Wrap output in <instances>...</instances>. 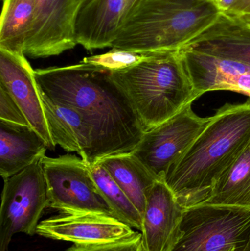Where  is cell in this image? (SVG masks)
Wrapping results in <instances>:
<instances>
[{
	"instance_id": "cell-1",
	"label": "cell",
	"mask_w": 250,
	"mask_h": 251,
	"mask_svg": "<svg viewBox=\"0 0 250 251\" xmlns=\"http://www.w3.org/2000/svg\"><path fill=\"white\" fill-rule=\"evenodd\" d=\"M40 91L71 106L83 116L92 137L95 163L106 156L129 153L145 133L130 100L110 71L79 64L35 71Z\"/></svg>"
},
{
	"instance_id": "cell-2",
	"label": "cell",
	"mask_w": 250,
	"mask_h": 251,
	"mask_svg": "<svg viewBox=\"0 0 250 251\" xmlns=\"http://www.w3.org/2000/svg\"><path fill=\"white\" fill-rule=\"evenodd\" d=\"M250 144V102L225 104L164 181L186 209L204 202Z\"/></svg>"
},
{
	"instance_id": "cell-3",
	"label": "cell",
	"mask_w": 250,
	"mask_h": 251,
	"mask_svg": "<svg viewBox=\"0 0 250 251\" xmlns=\"http://www.w3.org/2000/svg\"><path fill=\"white\" fill-rule=\"evenodd\" d=\"M220 15L214 0H136L111 47L140 53L179 51Z\"/></svg>"
},
{
	"instance_id": "cell-4",
	"label": "cell",
	"mask_w": 250,
	"mask_h": 251,
	"mask_svg": "<svg viewBox=\"0 0 250 251\" xmlns=\"http://www.w3.org/2000/svg\"><path fill=\"white\" fill-rule=\"evenodd\" d=\"M110 73L130 100L145 132L200 97L179 50L150 53L138 64Z\"/></svg>"
},
{
	"instance_id": "cell-5",
	"label": "cell",
	"mask_w": 250,
	"mask_h": 251,
	"mask_svg": "<svg viewBox=\"0 0 250 251\" xmlns=\"http://www.w3.org/2000/svg\"><path fill=\"white\" fill-rule=\"evenodd\" d=\"M181 231L172 251H245L250 209L207 204L186 208Z\"/></svg>"
},
{
	"instance_id": "cell-6",
	"label": "cell",
	"mask_w": 250,
	"mask_h": 251,
	"mask_svg": "<svg viewBox=\"0 0 250 251\" xmlns=\"http://www.w3.org/2000/svg\"><path fill=\"white\" fill-rule=\"evenodd\" d=\"M42 158L4 179L0 209V251H7L17 233L36 234L44 210L48 208V192Z\"/></svg>"
},
{
	"instance_id": "cell-7",
	"label": "cell",
	"mask_w": 250,
	"mask_h": 251,
	"mask_svg": "<svg viewBox=\"0 0 250 251\" xmlns=\"http://www.w3.org/2000/svg\"><path fill=\"white\" fill-rule=\"evenodd\" d=\"M42 165L48 186V208L60 213L114 216L91 176L89 165L82 158L71 154L45 156Z\"/></svg>"
},
{
	"instance_id": "cell-8",
	"label": "cell",
	"mask_w": 250,
	"mask_h": 251,
	"mask_svg": "<svg viewBox=\"0 0 250 251\" xmlns=\"http://www.w3.org/2000/svg\"><path fill=\"white\" fill-rule=\"evenodd\" d=\"M211 120L201 118L188 104L161 125L145 131L132 153L157 179L167 172L192 146Z\"/></svg>"
},
{
	"instance_id": "cell-9",
	"label": "cell",
	"mask_w": 250,
	"mask_h": 251,
	"mask_svg": "<svg viewBox=\"0 0 250 251\" xmlns=\"http://www.w3.org/2000/svg\"><path fill=\"white\" fill-rule=\"evenodd\" d=\"M86 0H35L33 27L24 55L45 58L74 48L75 26Z\"/></svg>"
},
{
	"instance_id": "cell-10",
	"label": "cell",
	"mask_w": 250,
	"mask_h": 251,
	"mask_svg": "<svg viewBox=\"0 0 250 251\" xmlns=\"http://www.w3.org/2000/svg\"><path fill=\"white\" fill-rule=\"evenodd\" d=\"M136 231L112 215L60 213L41 221L37 227L36 234L45 238L73 244H92L121 240L132 236Z\"/></svg>"
},
{
	"instance_id": "cell-11",
	"label": "cell",
	"mask_w": 250,
	"mask_h": 251,
	"mask_svg": "<svg viewBox=\"0 0 250 251\" xmlns=\"http://www.w3.org/2000/svg\"><path fill=\"white\" fill-rule=\"evenodd\" d=\"M185 208L164 179L157 180L147 194L142 234L145 251H172L182 237Z\"/></svg>"
},
{
	"instance_id": "cell-12",
	"label": "cell",
	"mask_w": 250,
	"mask_h": 251,
	"mask_svg": "<svg viewBox=\"0 0 250 251\" xmlns=\"http://www.w3.org/2000/svg\"><path fill=\"white\" fill-rule=\"evenodd\" d=\"M0 84L14 99L29 126L46 142L48 149L54 150L56 145L47 124L35 70L24 55L0 50Z\"/></svg>"
},
{
	"instance_id": "cell-13",
	"label": "cell",
	"mask_w": 250,
	"mask_h": 251,
	"mask_svg": "<svg viewBox=\"0 0 250 251\" xmlns=\"http://www.w3.org/2000/svg\"><path fill=\"white\" fill-rule=\"evenodd\" d=\"M136 0H88L78 14L77 44L88 50L111 47Z\"/></svg>"
},
{
	"instance_id": "cell-14",
	"label": "cell",
	"mask_w": 250,
	"mask_h": 251,
	"mask_svg": "<svg viewBox=\"0 0 250 251\" xmlns=\"http://www.w3.org/2000/svg\"><path fill=\"white\" fill-rule=\"evenodd\" d=\"M183 48L233 60L250 69V25L221 13L217 22Z\"/></svg>"
},
{
	"instance_id": "cell-15",
	"label": "cell",
	"mask_w": 250,
	"mask_h": 251,
	"mask_svg": "<svg viewBox=\"0 0 250 251\" xmlns=\"http://www.w3.org/2000/svg\"><path fill=\"white\" fill-rule=\"evenodd\" d=\"M41 94L54 144L66 151L77 153L88 165L95 164L92 131L83 116L71 106L50 99L41 92Z\"/></svg>"
},
{
	"instance_id": "cell-16",
	"label": "cell",
	"mask_w": 250,
	"mask_h": 251,
	"mask_svg": "<svg viewBox=\"0 0 250 251\" xmlns=\"http://www.w3.org/2000/svg\"><path fill=\"white\" fill-rule=\"evenodd\" d=\"M47 149L46 142L30 126L0 120V174L3 179L45 156Z\"/></svg>"
},
{
	"instance_id": "cell-17",
	"label": "cell",
	"mask_w": 250,
	"mask_h": 251,
	"mask_svg": "<svg viewBox=\"0 0 250 251\" xmlns=\"http://www.w3.org/2000/svg\"><path fill=\"white\" fill-rule=\"evenodd\" d=\"M99 162L132 201L142 217L147 194L158 179L132 152L106 156Z\"/></svg>"
},
{
	"instance_id": "cell-18",
	"label": "cell",
	"mask_w": 250,
	"mask_h": 251,
	"mask_svg": "<svg viewBox=\"0 0 250 251\" xmlns=\"http://www.w3.org/2000/svg\"><path fill=\"white\" fill-rule=\"evenodd\" d=\"M2 2L0 50L24 55L33 27L35 0H2Z\"/></svg>"
},
{
	"instance_id": "cell-19",
	"label": "cell",
	"mask_w": 250,
	"mask_h": 251,
	"mask_svg": "<svg viewBox=\"0 0 250 251\" xmlns=\"http://www.w3.org/2000/svg\"><path fill=\"white\" fill-rule=\"evenodd\" d=\"M200 204L250 209V144Z\"/></svg>"
},
{
	"instance_id": "cell-20",
	"label": "cell",
	"mask_w": 250,
	"mask_h": 251,
	"mask_svg": "<svg viewBox=\"0 0 250 251\" xmlns=\"http://www.w3.org/2000/svg\"><path fill=\"white\" fill-rule=\"evenodd\" d=\"M89 168L98 190L114 216L132 228L141 231L142 215L107 170L99 162L89 165Z\"/></svg>"
},
{
	"instance_id": "cell-21",
	"label": "cell",
	"mask_w": 250,
	"mask_h": 251,
	"mask_svg": "<svg viewBox=\"0 0 250 251\" xmlns=\"http://www.w3.org/2000/svg\"><path fill=\"white\" fill-rule=\"evenodd\" d=\"M149 54L113 48L104 54L85 57L81 62L114 72L135 66L145 60Z\"/></svg>"
},
{
	"instance_id": "cell-22",
	"label": "cell",
	"mask_w": 250,
	"mask_h": 251,
	"mask_svg": "<svg viewBox=\"0 0 250 251\" xmlns=\"http://www.w3.org/2000/svg\"><path fill=\"white\" fill-rule=\"evenodd\" d=\"M65 251H145L140 231L132 236L107 243L73 244Z\"/></svg>"
},
{
	"instance_id": "cell-23",
	"label": "cell",
	"mask_w": 250,
	"mask_h": 251,
	"mask_svg": "<svg viewBox=\"0 0 250 251\" xmlns=\"http://www.w3.org/2000/svg\"><path fill=\"white\" fill-rule=\"evenodd\" d=\"M0 120L29 126L19 106L7 90L0 84Z\"/></svg>"
},
{
	"instance_id": "cell-24",
	"label": "cell",
	"mask_w": 250,
	"mask_h": 251,
	"mask_svg": "<svg viewBox=\"0 0 250 251\" xmlns=\"http://www.w3.org/2000/svg\"><path fill=\"white\" fill-rule=\"evenodd\" d=\"M221 13L233 15L236 12L241 0H214Z\"/></svg>"
},
{
	"instance_id": "cell-25",
	"label": "cell",
	"mask_w": 250,
	"mask_h": 251,
	"mask_svg": "<svg viewBox=\"0 0 250 251\" xmlns=\"http://www.w3.org/2000/svg\"><path fill=\"white\" fill-rule=\"evenodd\" d=\"M250 4V0H241L240 3H239V6H238L236 12H235L234 14L232 15V16H239V15L242 14V13L248 8Z\"/></svg>"
},
{
	"instance_id": "cell-26",
	"label": "cell",
	"mask_w": 250,
	"mask_h": 251,
	"mask_svg": "<svg viewBox=\"0 0 250 251\" xmlns=\"http://www.w3.org/2000/svg\"><path fill=\"white\" fill-rule=\"evenodd\" d=\"M239 16H250V4L248 6V8L242 14L239 15Z\"/></svg>"
},
{
	"instance_id": "cell-27",
	"label": "cell",
	"mask_w": 250,
	"mask_h": 251,
	"mask_svg": "<svg viewBox=\"0 0 250 251\" xmlns=\"http://www.w3.org/2000/svg\"><path fill=\"white\" fill-rule=\"evenodd\" d=\"M240 17L241 19H243L245 22H248V24L250 25V16H236Z\"/></svg>"
},
{
	"instance_id": "cell-28",
	"label": "cell",
	"mask_w": 250,
	"mask_h": 251,
	"mask_svg": "<svg viewBox=\"0 0 250 251\" xmlns=\"http://www.w3.org/2000/svg\"><path fill=\"white\" fill-rule=\"evenodd\" d=\"M245 251H250V234L249 237V240H248V244H247L246 249Z\"/></svg>"
}]
</instances>
